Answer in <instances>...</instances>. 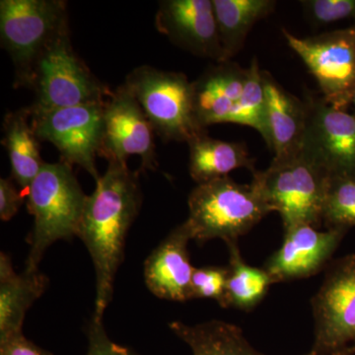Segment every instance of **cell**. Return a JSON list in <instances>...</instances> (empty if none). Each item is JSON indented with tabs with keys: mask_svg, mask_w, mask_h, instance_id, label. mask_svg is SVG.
I'll list each match as a JSON object with an SVG mask.
<instances>
[{
	"mask_svg": "<svg viewBox=\"0 0 355 355\" xmlns=\"http://www.w3.org/2000/svg\"><path fill=\"white\" fill-rule=\"evenodd\" d=\"M142 195L139 171L109 163L88 196L77 237L87 248L96 272L93 317L102 320L114 293V279L123 260L125 238L139 216Z\"/></svg>",
	"mask_w": 355,
	"mask_h": 355,
	"instance_id": "1",
	"label": "cell"
},
{
	"mask_svg": "<svg viewBox=\"0 0 355 355\" xmlns=\"http://www.w3.org/2000/svg\"><path fill=\"white\" fill-rule=\"evenodd\" d=\"M27 197L34 229L25 270L34 272L39 270L51 245L77 236L88 196L77 181L72 166L60 160L44 163L28 189Z\"/></svg>",
	"mask_w": 355,
	"mask_h": 355,
	"instance_id": "2",
	"label": "cell"
},
{
	"mask_svg": "<svg viewBox=\"0 0 355 355\" xmlns=\"http://www.w3.org/2000/svg\"><path fill=\"white\" fill-rule=\"evenodd\" d=\"M186 222L198 242H237L272 209L253 183L243 184L224 177L197 184L188 200Z\"/></svg>",
	"mask_w": 355,
	"mask_h": 355,
	"instance_id": "3",
	"label": "cell"
},
{
	"mask_svg": "<svg viewBox=\"0 0 355 355\" xmlns=\"http://www.w3.org/2000/svg\"><path fill=\"white\" fill-rule=\"evenodd\" d=\"M30 89L35 93L34 102L28 107L30 114L106 103L112 93L73 50L69 25L40 55Z\"/></svg>",
	"mask_w": 355,
	"mask_h": 355,
	"instance_id": "4",
	"label": "cell"
},
{
	"mask_svg": "<svg viewBox=\"0 0 355 355\" xmlns=\"http://www.w3.org/2000/svg\"><path fill=\"white\" fill-rule=\"evenodd\" d=\"M123 84L163 141L189 144L207 133L198 123L193 83L186 74L141 65L128 74Z\"/></svg>",
	"mask_w": 355,
	"mask_h": 355,
	"instance_id": "5",
	"label": "cell"
},
{
	"mask_svg": "<svg viewBox=\"0 0 355 355\" xmlns=\"http://www.w3.org/2000/svg\"><path fill=\"white\" fill-rule=\"evenodd\" d=\"M253 176L252 183L272 211L279 212L284 231L323 221L329 175L302 153L273 159L268 169Z\"/></svg>",
	"mask_w": 355,
	"mask_h": 355,
	"instance_id": "6",
	"label": "cell"
},
{
	"mask_svg": "<svg viewBox=\"0 0 355 355\" xmlns=\"http://www.w3.org/2000/svg\"><path fill=\"white\" fill-rule=\"evenodd\" d=\"M67 26V4L62 0L0 1V41L12 60L15 88L31 87L40 55Z\"/></svg>",
	"mask_w": 355,
	"mask_h": 355,
	"instance_id": "7",
	"label": "cell"
},
{
	"mask_svg": "<svg viewBox=\"0 0 355 355\" xmlns=\"http://www.w3.org/2000/svg\"><path fill=\"white\" fill-rule=\"evenodd\" d=\"M282 34L316 79L324 101L349 108L355 86V26L306 38L286 29Z\"/></svg>",
	"mask_w": 355,
	"mask_h": 355,
	"instance_id": "8",
	"label": "cell"
},
{
	"mask_svg": "<svg viewBox=\"0 0 355 355\" xmlns=\"http://www.w3.org/2000/svg\"><path fill=\"white\" fill-rule=\"evenodd\" d=\"M105 104H85L30 114L38 139L53 144L62 161L83 168L95 182L101 177L96 167V157L101 148Z\"/></svg>",
	"mask_w": 355,
	"mask_h": 355,
	"instance_id": "9",
	"label": "cell"
},
{
	"mask_svg": "<svg viewBox=\"0 0 355 355\" xmlns=\"http://www.w3.org/2000/svg\"><path fill=\"white\" fill-rule=\"evenodd\" d=\"M311 305L315 323L312 352L326 354L355 343V254L331 263Z\"/></svg>",
	"mask_w": 355,
	"mask_h": 355,
	"instance_id": "10",
	"label": "cell"
},
{
	"mask_svg": "<svg viewBox=\"0 0 355 355\" xmlns=\"http://www.w3.org/2000/svg\"><path fill=\"white\" fill-rule=\"evenodd\" d=\"M300 153L329 176H355V114L308 93Z\"/></svg>",
	"mask_w": 355,
	"mask_h": 355,
	"instance_id": "11",
	"label": "cell"
},
{
	"mask_svg": "<svg viewBox=\"0 0 355 355\" xmlns=\"http://www.w3.org/2000/svg\"><path fill=\"white\" fill-rule=\"evenodd\" d=\"M103 123L99 156L108 163L123 165H128L130 156H139L142 171L156 170L155 132L125 84L110 95L104 106Z\"/></svg>",
	"mask_w": 355,
	"mask_h": 355,
	"instance_id": "12",
	"label": "cell"
},
{
	"mask_svg": "<svg viewBox=\"0 0 355 355\" xmlns=\"http://www.w3.org/2000/svg\"><path fill=\"white\" fill-rule=\"evenodd\" d=\"M156 29L173 44L196 57L226 62L212 0H163Z\"/></svg>",
	"mask_w": 355,
	"mask_h": 355,
	"instance_id": "13",
	"label": "cell"
},
{
	"mask_svg": "<svg viewBox=\"0 0 355 355\" xmlns=\"http://www.w3.org/2000/svg\"><path fill=\"white\" fill-rule=\"evenodd\" d=\"M349 229L318 231L299 225L284 231L282 246L268 259L263 268L273 284L305 279L316 275L331 260Z\"/></svg>",
	"mask_w": 355,
	"mask_h": 355,
	"instance_id": "14",
	"label": "cell"
},
{
	"mask_svg": "<svg viewBox=\"0 0 355 355\" xmlns=\"http://www.w3.org/2000/svg\"><path fill=\"white\" fill-rule=\"evenodd\" d=\"M191 240V230L184 221L173 229L147 258L144 279L149 291L158 298L178 302L190 300L195 270L188 251Z\"/></svg>",
	"mask_w": 355,
	"mask_h": 355,
	"instance_id": "15",
	"label": "cell"
},
{
	"mask_svg": "<svg viewBox=\"0 0 355 355\" xmlns=\"http://www.w3.org/2000/svg\"><path fill=\"white\" fill-rule=\"evenodd\" d=\"M247 77L248 69L226 60L210 65L193 81V104L202 128L207 130L216 123H233Z\"/></svg>",
	"mask_w": 355,
	"mask_h": 355,
	"instance_id": "16",
	"label": "cell"
},
{
	"mask_svg": "<svg viewBox=\"0 0 355 355\" xmlns=\"http://www.w3.org/2000/svg\"><path fill=\"white\" fill-rule=\"evenodd\" d=\"M266 94L268 146L273 159H284L300 153L306 127L305 102L286 90L272 74L261 70Z\"/></svg>",
	"mask_w": 355,
	"mask_h": 355,
	"instance_id": "17",
	"label": "cell"
},
{
	"mask_svg": "<svg viewBox=\"0 0 355 355\" xmlns=\"http://www.w3.org/2000/svg\"><path fill=\"white\" fill-rule=\"evenodd\" d=\"M46 275L40 272H15L12 260L0 253V340L22 333L28 310L49 286Z\"/></svg>",
	"mask_w": 355,
	"mask_h": 355,
	"instance_id": "18",
	"label": "cell"
},
{
	"mask_svg": "<svg viewBox=\"0 0 355 355\" xmlns=\"http://www.w3.org/2000/svg\"><path fill=\"white\" fill-rule=\"evenodd\" d=\"M29 110L8 112L3 120L2 144L10 161L13 181L27 195L28 189L38 176L44 161L40 153V140L33 128Z\"/></svg>",
	"mask_w": 355,
	"mask_h": 355,
	"instance_id": "19",
	"label": "cell"
},
{
	"mask_svg": "<svg viewBox=\"0 0 355 355\" xmlns=\"http://www.w3.org/2000/svg\"><path fill=\"white\" fill-rule=\"evenodd\" d=\"M189 171L198 184L227 177L229 173L246 168L252 173L254 159L250 156L244 144L212 139L207 133L189 142Z\"/></svg>",
	"mask_w": 355,
	"mask_h": 355,
	"instance_id": "20",
	"label": "cell"
},
{
	"mask_svg": "<svg viewBox=\"0 0 355 355\" xmlns=\"http://www.w3.org/2000/svg\"><path fill=\"white\" fill-rule=\"evenodd\" d=\"M277 3L273 0H212L225 60L241 51L252 28L273 13Z\"/></svg>",
	"mask_w": 355,
	"mask_h": 355,
	"instance_id": "21",
	"label": "cell"
},
{
	"mask_svg": "<svg viewBox=\"0 0 355 355\" xmlns=\"http://www.w3.org/2000/svg\"><path fill=\"white\" fill-rule=\"evenodd\" d=\"M169 328L193 355H266L250 345L239 327L226 322L214 320L191 326L176 321Z\"/></svg>",
	"mask_w": 355,
	"mask_h": 355,
	"instance_id": "22",
	"label": "cell"
},
{
	"mask_svg": "<svg viewBox=\"0 0 355 355\" xmlns=\"http://www.w3.org/2000/svg\"><path fill=\"white\" fill-rule=\"evenodd\" d=\"M230 261L228 266L224 308L250 311L265 298L273 284L265 268L248 265L240 253L237 242L228 243Z\"/></svg>",
	"mask_w": 355,
	"mask_h": 355,
	"instance_id": "23",
	"label": "cell"
},
{
	"mask_svg": "<svg viewBox=\"0 0 355 355\" xmlns=\"http://www.w3.org/2000/svg\"><path fill=\"white\" fill-rule=\"evenodd\" d=\"M233 123L253 128L268 142L266 118V94L261 70L257 58H253L248 67V77L244 92L236 110Z\"/></svg>",
	"mask_w": 355,
	"mask_h": 355,
	"instance_id": "24",
	"label": "cell"
},
{
	"mask_svg": "<svg viewBox=\"0 0 355 355\" xmlns=\"http://www.w3.org/2000/svg\"><path fill=\"white\" fill-rule=\"evenodd\" d=\"M322 218L328 229L355 226V176H329Z\"/></svg>",
	"mask_w": 355,
	"mask_h": 355,
	"instance_id": "25",
	"label": "cell"
},
{
	"mask_svg": "<svg viewBox=\"0 0 355 355\" xmlns=\"http://www.w3.org/2000/svg\"><path fill=\"white\" fill-rule=\"evenodd\" d=\"M227 277L228 268L224 266L195 268L191 280V299H212L224 308Z\"/></svg>",
	"mask_w": 355,
	"mask_h": 355,
	"instance_id": "26",
	"label": "cell"
},
{
	"mask_svg": "<svg viewBox=\"0 0 355 355\" xmlns=\"http://www.w3.org/2000/svg\"><path fill=\"white\" fill-rule=\"evenodd\" d=\"M300 3L307 20L316 27L355 20V0H305Z\"/></svg>",
	"mask_w": 355,
	"mask_h": 355,
	"instance_id": "27",
	"label": "cell"
},
{
	"mask_svg": "<svg viewBox=\"0 0 355 355\" xmlns=\"http://www.w3.org/2000/svg\"><path fill=\"white\" fill-rule=\"evenodd\" d=\"M88 352L86 355H139L114 343L107 335L102 320L91 318L87 328Z\"/></svg>",
	"mask_w": 355,
	"mask_h": 355,
	"instance_id": "28",
	"label": "cell"
},
{
	"mask_svg": "<svg viewBox=\"0 0 355 355\" xmlns=\"http://www.w3.org/2000/svg\"><path fill=\"white\" fill-rule=\"evenodd\" d=\"M24 191L18 190L13 180H0V219L9 221L15 216L24 202Z\"/></svg>",
	"mask_w": 355,
	"mask_h": 355,
	"instance_id": "29",
	"label": "cell"
},
{
	"mask_svg": "<svg viewBox=\"0 0 355 355\" xmlns=\"http://www.w3.org/2000/svg\"><path fill=\"white\" fill-rule=\"evenodd\" d=\"M0 355H53L28 340L23 333L0 340Z\"/></svg>",
	"mask_w": 355,
	"mask_h": 355,
	"instance_id": "30",
	"label": "cell"
},
{
	"mask_svg": "<svg viewBox=\"0 0 355 355\" xmlns=\"http://www.w3.org/2000/svg\"><path fill=\"white\" fill-rule=\"evenodd\" d=\"M354 352H352V349L350 347H345V349L336 350V352H326V354H320V352H311L309 354L307 355H352Z\"/></svg>",
	"mask_w": 355,
	"mask_h": 355,
	"instance_id": "31",
	"label": "cell"
},
{
	"mask_svg": "<svg viewBox=\"0 0 355 355\" xmlns=\"http://www.w3.org/2000/svg\"><path fill=\"white\" fill-rule=\"evenodd\" d=\"M352 107H354V113L355 114V86H354V94H352Z\"/></svg>",
	"mask_w": 355,
	"mask_h": 355,
	"instance_id": "32",
	"label": "cell"
},
{
	"mask_svg": "<svg viewBox=\"0 0 355 355\" xmlns=\"http://www.w3.org/2000/svg\"><path fill=\"white\" fill-rule=\"evenodd\" d=\"M350 349H352V352H354V354H355V343L350 347Z\"/></svg>",
	"mask_w": 355,
	"mask_h": 355,
	"instance_id": "33",
	"label": "cell"
},
{
	"mask_svg": "<svg viewBox=\"0 0 355 355\" xmlns=\"http://www.w3.org/2000/svg\"><path fill=\"white\" fill-rule=\"evenodd\" d=\"M352 355H355V354H352Z\"/></svg>",
	"mask_w": 355,
	"mask_h": 355,
	"instance_id": "34",
	"label": "cell"
}]
</instances>
